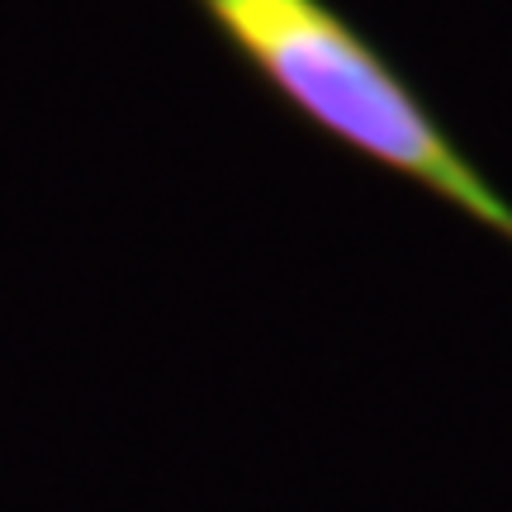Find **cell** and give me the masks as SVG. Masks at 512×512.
<instances>
[{
  "mask_svg": "<svg viewBox=\"0 0 512 512\" xmlns=\"http://www.w3.org/2000/svg\"><path fill=\"white\" fill-rule=\"evenodd\" d=\"M223 43L332 143L512 242V204L465 162L399 67L328 0H195Z\"/></svg>",
  "mask_w": 512,
  "mask_h": 512,
  "instance_id": "1",
  "label": "cell"
}]
</instances>
